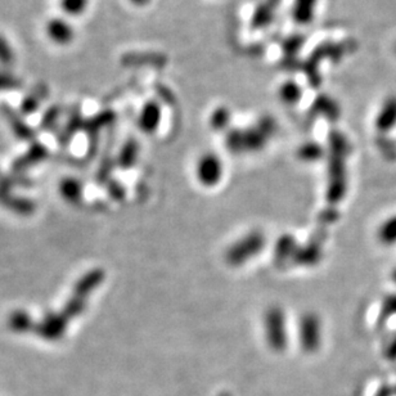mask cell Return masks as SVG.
<instances>
[{
    "label": "cell",
    "instance_id": "1",
    "mask_svg": "<svg viewBox=\"0 0 396 396\" xmlns=\"http://www.w3.org/2000/svg\"><path fill=\"white\" fill-rule=\"evenodd\" d=\"M196 174L199 182L205 186H214L221 178L223 165L215 155L208 153L198 160Z\"/></svg>",
    "mask_w": 396,
    "mask_h": 396
},
{
    "label": "cell",
    "instance_id": "2",
    "mask_svg": "<svg viewBox=\"0 0 396 396\" xmlns=\"http://www.w3.org/2000/svg\"><path fill=\"white\" fill-rule=\"evenodd\" d=\"M47 32L50 39L60 45L69 44L74 39V29L69 26V22L60 19L50 21L47 26Z\"/></svg>",
    "mask_w": 396,
    "mask_h": 396
},
{
    "label": "cell",
    "instance_id": "3",
    "mask_svg": "<svg viewBox=\"0 0 396 396\" xmlns=\"http://www.w3.org/2000/svg\"><path fill=\"white\" fill-rule=\"evenodd\" d=\"M160 120H161V109L159 104L155 102H148L147 104H144L140 112L139 118L140 129L146 133H152L159 126Z\"/></svg>",
    "mask_w": 396,
    "mask_h": 396
},
{
    "label": "cell",
    "instance_id": "4",
    "mask_svg": "<svg viewBox=\"0 0 396 396\" xmlns=\"http://www.w3.org/2000/svg\"><path fill=\"white\" fill-rule=\"evenodd\" d=\"M0 111L6 115V118L10 121L12 129H13V131H14L21 139H30L31 137L34 135L32 130L29 129V126L19 118V115H17L16 112H13V111L10 109V106L1 104V106H0Z\"/></svg>",
    "mask_w": 396,
    "mask_h": 396
},
{
    "label": "cell",
    "instance_id": "5",
    "mask_svg": "<svg viewBox=\"0 0 396 396\" xmlns=\"http://www.w3.org/2000/svg\"><path fill=\"white\" fill-rule=\"evenodd\" d=\"M395 124L396 98H393L387 100L384 109H381V112L378 115V120H377V126L380 130H388L391 129V126Z\"/></svg>",
    "mask_w": 396,
    "mask_h": 396
},
{
    "label": "cell",
    "instance_id": "6",
    "mask_svg": "<svg viewBox=\"0 0 396 396\" xmlns=\"http://www.w3.org/2000/svg\"><path fill=\"white\" fill-rule=\"evenodd\" d=\"M317 0H295L294 17L300 23H307L313 19Z\"/></svg>",
    "mask_w": 396,
    "mask_h": 396
},
{
    "label": "cell",
    "instance_id": "7",
    "mask_svg": "<svg viewBox=\"0 0 396 396\" xmlns=\"http://www.w3.org/2000/svg\"><path fill=\"white\" fill-rule=\"evenodd\" d=\"M301 89L295 81H286L279 88V98L288 104H295L298 99L301 98Z\"/></svg>",
    "mask_w": 396,
    "mask_h": 396
},
{
    "label": "cell",
    "instance_id": "8",
    "mask_svg": "<svg viewBox=\"0 0 396 396\" xmlns=\"http://www.w3.org/2000/svg\"><path fill=\"white\" fill-rule=\"evenodd\" d=\"M45 87H38L35 91L32 90L30 94L23 99L22 102V111L25 113H32L34 111H36L39 107L40 100L43 99V96L45 94Z\"/></svg>",
    "mask_w": 396,
    "mask_h": 396
},
{
    "label": "cell",
    "instance_id": "9",
    "mask_svg": "<svg viewBox=\"0 0 396 396\" xmlns=\"http://www.w3.org/2000/svg\"><path fill=\"white\" fill-rule=\"evenodd\" d=\"M88 6V0H62L60 7L71 16H79Z\"/></svg>",
    "mask_w": 396,
    "mask_h": 396
},
{
    "label": "cell",
    "instance_id": "10",
    "mask_svg": "<svg viewBox=\"0 0 396 396\" xmlns=\"http://www.w3.org/2000/svg\"><path fill=\"white\" fill-rule=\"evenodd\" d=\"M44 155H45V147L35 146V147H32V148L29 151V153L26 155L25 159L21 160V161H19V162L16 164V166L21 168L26 166V165H32V164H35V162H38L39 160L43 159Z\"/></svg>",
    "mask_w": 396,
    "mask_h": 396
},
{
    "label": "cell",
    "instance_id": "11",
    "mask_svg": "<svg viewBox=\"0 0 396 396\" xmlns=\"http://www.w3.org/2000/svg\"><path fill=\"white\" fill-rule=\"evenodd\" d=\"M21 87L20 79L8 72H0V90L19 89Z\"/></svg>",
    "mask_w": 396,
    "mask_h": 396
},
{
    "label": "cell",
    "instance_id": "12",
    "mask_svg": "<svg viewBox=\"0 0 396 396\" xmlns=\"http://www.w3.org/2000/svg\"><path fill=\"white\" fill-rule=\"evenodd\" d=\"M62 192H63V196L69 198V201H75V199L79 198L80 196L79 184H78L76 182L67 180V182H65L63 186H62Z\"/></svg>",
    "mask_w": 396,
    "mask_h": 396
},
{
    "label": "cell",
    "instance_id": "13",
    "mask_svg": "<svg viewBox=\"0 0 396 396\" xmlns=\"http://www.w3.org/2000/svg\"><path fill=\"white\" fill-rule=\"evenodd\" d=\"M13 60V50L10 48L8 41L0 36V63L10 65Z\"/></svg>",
    "mask_w": 396,
    "mask_h": 396
},
{
    "label": "cell",
    "instance_id": "14",
    "mask_svg": "<svg viewBox=\"0 0 396 396\" xmlns=\"http://www.w3.org/2000/svg\"><path fill=\"white\" fill-rule=\"evenodd\" d=\"M381 238L382 242H396V219H393V221H388L385 227H382Z\"/></svg>",
    "mask_w": 396,
    "mask_h": 396
},
{
    "label": "cell",
    "instance_id": "15",
    "mask_svg": "<svg viewBox=\"0 0 396 396\" xmlns=\"http://www.w3.org/2000/svg\"><path fill=\"white\" fill-rule=\"evenodd\" d=\"M28 317L25 314H16L10 320V324L14 329H28Z\"/></svg>",
    "mask_w": 396,
    "mask_h": 396
},
{
    "label": "cell",
    "instance_id": "16",
    "mask_svg": "<svg viewBox=\"0 0 396 396\" xmlns=\"http://www.w3.org/2000/svg\"><path fill=\"white\" fill-rule=\"evenodd\" d=\"M134 3H137V4H143V3H146L147 0H133Z\"/></svg>",
    "mask_w": 396,
    "mask_h": 396
}]
</instances>
